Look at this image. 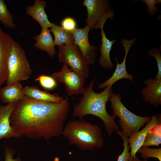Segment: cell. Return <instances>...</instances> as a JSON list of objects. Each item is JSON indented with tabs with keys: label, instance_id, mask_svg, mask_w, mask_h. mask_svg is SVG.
I'll list each match as a JSON object with an SVG mask.
<instances>
[{
	"label": "cell",
	"instance_id": "cb8c5ba5",
	"mask_svg": "<svg viewBox=\"0 0 161 161\" xmlns=\"http://www.w3.org/2000/svg\"><path fill=\"white\" fill-rule=\"evenodd\" d=\"M35 80L38 81L41 87L47 90H52L57 86V82L55 79L51 76L45 75H39Z\"/></svg>",
	"mask_w": 161,
	"mask_h": 161
},
{
	"label": "cell",
	"instance_id": "6da1fadb",
	"mask_svg": "<svg viewBox=\"0 0 161 161\" xmlns=\"http://www.w3.org/2000/svg\"><path fill=\"white\" fill-rule=\"evenodd\" d=\"M69 111L66 97L61 102L55 103L26 96L15 102L10 117L11 126L20 137L49 141L62 134Z\"/></svg>",
	"mask_w": 161,
	"mask_h": 161
},
{
	"label": "cell",
	"instance_id": "4dcf8cb0",
	"mask_svg": "<svg viewBox=\"0 0 161 161\" xmlns=\"http://www.w3.org/2000/svg\"><path fill=\"white\" fill-rule=\"evenodd\" d=\"M52 161H60L59 158L58 157H55Z\"/></svg>",
	"mask_w": 161,
	"mask_h": 161
},
{
	"label": "cell",
	"instance_id": "3957f363",
	"mask_svg": "<svg viewBox=\"0 0 161 161\" xmlns=\"http://www.w3.org/2000/svg\"><path fill=\"white\" fill-rule=\"evenodd\" d=\"M102 134L99 126L82 120H74L66 124L62 134L68 139L70 145L83 151H93L103 147Z\"/></svg>",
	"mask_w": 161,
	"mask_h": 161
},
{
	"label": "cell",
	"instance_id": "e0dca14e",
	"mask_svg": "<svg viewBox=\"0 0 161 161\" xmlns=\"http://www.w3.org/2000/svg\"><path fill=\"white\" fill-rule=\"evenodd\" d=\"M50 29L42 28L40 34L34 37L36 42L34 47L46 52L49 55L53 57L56 54L54 40L51 34Z\"/></svg>",
	"mask_w": 161,
	"mask_h": 161
},
{
	"label": "cell",
	"instance_id": "603a6c76",
	"mask_svg": "<svg viewBox=\"0 0 161 161\" xmlns=\"http://www.w3.org/2000/svg\"><path fill=\"white\" fill-rule=\"evenodd\" d=\"M143 160H147L150 157H154L161 161V148H152L148 147H141L137 152Z\"/></svg>",
	"mask_w": 161,
	"mask_h": 161
},
{
	"label": "cell",
	"instance_id": "30bf717a",
	"mask_svg": "<svg viewBox=\"0 0 161 161\" xmlns=\"http://www.w3.org/2000/svg\"><path fill=\"white\" fill-rule=\"evenodd\" d=\"M136 39L134 38L130 40L125 38L122 39V44L124 48L125 52L123 60L121 63H119L117 58L116 57V66L114 73L108 80L99 84L98 86L99 88L103 89L107 86H112L116 82L122 79H127L131 81L133 80V78L132 75L129 74L127 72L126 62L129 51L131 46L136 42Z\"/></svg>",
	"mask_w": 161,
	"mask_h": 161
},
{
	"label": "cell",
	"instance_id": "9c48e42d",
	"mask_svg": "<svg viewBox=\"0 0 161 161\" xmlns=\"http://www.w3.org/2000/svg\"><path fill=\"white\" fill-rule=\"evenodd\" d=\"M90 30L85 26L83 28H76L70 31L74 38V43L78 47L89 65L95 63L98 49L97 47L89 43L88 35Z\"/></svg>",
	"mask_w": 161,
	"mask_h": 161
},
{
	"label": "cell",
	"instance_id": "52a82bcc",
	"mask_svg": "<svg viewBox=\"0 0 161 161\" xmlns=\"http://www.w3.org/2000/svg\"><path fill=\"white\" fill-rule=\"evenodd\" d=\"M58 50L59 62L66 64L73 71L88 78L89 64L76 44L73 43L58 46Z\"/></svg>",
	"mask_w": 161,
	"mask_h": 161
},
{
	"label": "cell",
	"instance_id": "83f0119b",
	"mask_svg": "<svg viewBox=\"0 0 161 161\" xmlns=\"http://www.w3.org/2000/svg\"><path fill=\"white\" fill-rule=\"evenodd\" d=\"M62 27L70 31L76 28V22L75 19L71 17H67L64 18L61 22Z\"/></svg>",
	"mask_w": 161,
	"mask_h": 161
},
{
	"label": "cell",
	"instance_id": "277c9868",
	"mask_svg": "<svg viewBox=\"0 0 161 161\" xmlns=\"http://www.w3.org/2000/svg\"><path fill=\"white\" fill-rule=\"evenodd\" d=\"M121 95L118 93L111 94L109 100L114 117L119 118L118 122L122 131L129 137L140 131L141 127L151 120L149 116L137 115L129 110L121 101Z\"/></svg>",
	"mask_w": 161,
	"mask_h": 161
},
{
	"label": "cell",
	"instance_id": "9a60e30c",
	"mask_svg": "<svg viewBox=\"0 0 161 161\" xmlns=\"http://www.w3.org/2000/svg\"><path fill=\"white\" fill-rule=\"evenodd\" d=\"M34 4L26 7V14L36 20L41 27L51 28L56 24L49 21L45 12L47 4L44 1L35 0Z\"/></svg>",
	"mask_w": 161,
	"mask_h": 161
},
{
	"label": "cell",
	"instance_id": "4fadbf2b",
	"mask_svg": "<svg viewBox=\"0 0 161 161\" xmlns=\"http://www.w3.org/2000/svg\"><path fill=\"white\" fill-rule=\"evenodd\" d=\"M143 83L145 86L140 93L144 100L155 107L161 105V79H148Z\"/></svg>",
	"mask_w": 161,
	"mask_h": 161
},
{
	"label": "cell",
	"instance_id": "5b68a950",
	"mask_svg": "<svg viewBox=\"0 0 161 161\" xmlns=\"http://www.w3.org/2000/svg\"><path fill=\"white\" fill-rule=\"evenodd\" d=\"M32 72L25 51L14 40L8 61L6 85L28 80Z\"/></svg>",
	"mask_w": 161,
	"mask_h": 161
},
{
	"label": "cell",
	"instance_id": "f546056e",
	"mask_svg": "<svg viewBox=\"0 0 161 161\" xmlns=\"http://www.w3.org/2000/svg\"><path fill=\"white\" fill-rule=\"evenodd\" d=\"M135 161H147V160H141L136 155L135 157Z\"/></svg>",
	"mask_w": 161,
	"mask_h": 161
},
{
	"label": "cell",
	"instance_id": "44dd1931",
	"mask_svg": "<svg viewBox=\"0 0 161 161\" xmlns=\"http://www.w3.org/2000/svg\"><path fill=\"white\" fill-rule=\"evenodd\" d=\"M161 143V123H160L149 130L142 147L155 146L159 147Z\"/></svg>",
	"mask_w": 161,
	"mask_h": 161
},
{
	"label": "cell",
	"instance_id": "484cf974",
	"mask_svg": "<svg viewBox=\"0 0 161 161\" xmlns=\"http://www.w3.org/2000/svg\"><path fill=\"white\" fill-rule=\"evenodd\" d=\"M161 45L159 49L153 47L148 52V55L154 57L156 59L158 68L157 74L155 77V79H161Z\"/></svg>",
	"mask_w": 161,
	"mask_h": 161
},
{
	"label": "cell",
	"instance_id": "ac0fdd59",
	"mask_svg": "<svg viewBox=\"0 0 161 161\" xmlns=\"http://www.w3.org/2000/svg\"><path fill=\"white\" fill-rule=\"evenodd\" d=\"M104 26L100 27L101 30V44L100 45L101 55L98 63L99 65L104 68L111 69L113 67L114 65L110 58V52L113 44L117 41L112 39L111 41L108 39L103 30Z\"/></svg>",
	"mask_w": 161,
	"mask_h": 161
},
{
	"label": "cell",
	"instance_id": "ba28073f",
	"mask_svg": "<svg viewBox=\"0 0 161 161\" xmlns=\"http://www.w3.org/2000/svg\"><path fill=\"white\" fill-rule=\"evenodd\" d=\"M51 76L57 82L64 84L69 96L82 94L84 91L86 78L72 70L66 64H63L61 71L52 73Z\"/></svg>",
	"mask_w": 161,
	"mask_h": 161
},
{
	"label": "cell",
	"instance_id": "7c38bea8",
	"mask_svg": "<svg viewBox=\"0 0 161 161\" xmlns=\"http://www.w3.org/2000/svg\"><path fill=\"white\" fill-rule=\"evenodd\" d=\"M160 123H161V114L154 115L141 130L134 134L129 138V146L131 149L129 161H135L136 154L142 147L149 130Z\"/></svg>",
	"mask_w": 161,
	"mask_h": 161
},
{
	"label": "cell",
	"instance_id": "f1b7e54d",
	"mask_svg": "<svg viewBox=\"0 0 161 161\" xmlns=\"http://www.w3.org/2000/svg\"><path fill=\"white\" fill-rule=\"evenodd\" d=\"M15 153V151L13 148L5 146L4 153V161H21L20 157L13 158Z\"/></svg>",
	"mask_w": 161,
	"mask_h": 161
},
{
	"label": "cell",
	"instance_id": "d6986e66",
	"mask_svg": "<svg viewBox=\"0 0 161 161\" xmlns=\"http://www.w3.org/2000/svg\"><path fill=\"white\" fill-rule=\"evenodd\" d=\"M23 91L26 97L41 101L59 103L64 99L56 94H50L35 86H26L23 88Z\"/></svg>",
	"mask_w": 161,
	"mask_h": 161
},
{
	"label": "cell",
	"instance_id": "2e32d148",
	"mask_svg": "<svg viewBox=\"0 0 161 161\" xmlns=\"http://www.w3.org/2000/svg\"><path fill=\"white\" fill-rule=\"evenodd\" d=\"M23 88L20 82H15L0 89V100L3 103L16 102L24 98Z\"/></svg>",
	"mask_w": 161,
	"mask_h": 161
},
{
	"label": "cell",
	"instance_id": "ffe728a7",
	"mask_svg": "<svg viewBox=\"0 0 161 161\" xmlns=\"http://www.w3.org/2000/svg\"><path fill=\"white\" fill-rule=\"evenodd\" d=\"M50 30L54 35L55 46H62L66 44L74 43V38L70 31L56 24L50 28Z\"/></svg>",
	"mask_w": 161,
	"mask_h": 161
},
{
	"label": "cell",
	"instance_id": "8992f818",
	"mask_svg": "<svg viewBox=\"0 0 161 161\" xmlns=\"http://www.w3.org/2000/svg\"><path fill=\"white\" fill-rule=\"evenodd\" d=\"M82 4L87 10L86 26L90 30L100 28L108 18L112 19L114 16V10L107 0H84Z\"/></svg>",
	"mask_w": 161,
	"mask_h": 161
},
{
	"label": "cell",
	"instance_id": "7402d4cb",
	"mask_svg": "<svg viewBox=\"0 0 161 161\" xmlns=\"http://www.w3.org/2000/svg\"><path fill=\"white\" fill-rule=\"evenodd\" d=\"M0 22L7 27L16 28L13 15L3 0H0Z\"/></svg>",
	"mask_w": 161,
	"mask_h": 161
},
{
	"label": "cell",
	"instance_id": "d4e9b609",
	"mask_svg": "<svg viewBox=\"0 0 161 161\" xmlns=\"http://www.w3.org/2000/svg\"><path fill=\"white\" fill-rule=\"evenodd\" d=\"M122 137L123 141L124 149L122 153L118 156L117 161H129L130 152L128 142V137L122 131L118 130L115 131Z\"/></svg>",
	"mask_w": 161,
	"mask_h": 161
},
{
	"label": "cell",
	"instance_id": "4316f807",
	"mask_svg": "<svg viewBox=\"0 0 161 161\" xmlns=\"http://www.w3.org/2000/svg\"><path fill=\"white\" fill-rule=\"evenodd\" d=\"M144 4L146 5L147 10L148 14L153 16L157 12H159L158 8L155 7V5L161 3V0H141Z\"/></svg>",
	"mask_w": 161,
	"mask_h": 161
},
{
	"label": "cell",
	"instance_id": "7a4b0ae2",
	"mask_svg": "<svg viewBox=\"0 0 161 161\" xmlns=\"http://www.w3.org/2000/svg\"><path fill=\"white\" fill-rule=\"evenodd\" d=\"M96 78H94L88 86L84 88L83 95L78 103L74 106L72 116L78 117L80 120L88 114L98 117L102 120L106 131L110 136L119 129V126L115 121V117L110 115L106 108V103L113 92V89L112 86H107L100 93L95 92L93 86Z\"/></svg>",
	"mask_w": 161,
	"mask_h": 161
},
{
	"label": "cell",
	"instance_id": "8fae6325",
	"mask_svg": "<svg viewBox=\"0 0 161 161\" xmlns=\"http://www.w3.org/2000/svg\"><path fill=\"white\" fill-rule=\"evenodd\" d=\"M13 41L0 27V86L7 79L8 61Z\"/></svg>",
	"mask_w": 161,
	"mask_h": 161
},
{
	"label": "cell",
	"instance_id": "5bb4252c",
	"mask_svg": "<svg viewBox=\"0 0 161 161\" xmlns=\"http://www.w3.org/2000/svg\"><path fill=\"white\" fill-rule=\"evenodd\" d=\"M15 103H8L6 106L0 105V140L3 138H21L11 126L10 121Z\"/></svg>",
	"mask_w": 161,
	"mask_h": 161
}]
</instances>
